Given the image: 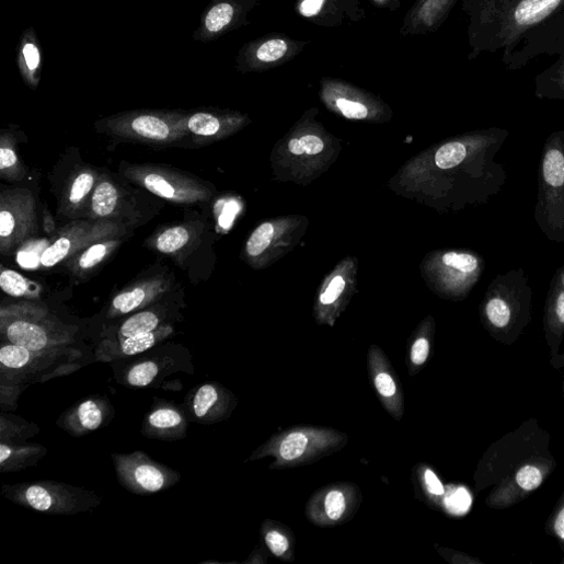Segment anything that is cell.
Returning a JSON list of instances; mask_svg holds the SVG:
<instances>
[{
    "label": "cell",
    "mask_w": 564,
    "mask_h": 564,
    "mask_svg": "<svg viewBox=\"0 0 564 564\" xmlns=\"http://www.w3.org/2000/svg\"><path fill=\"white\" fill-rule=\"evenodd\" d=\"M113 458L119 480L136 494H154L172 486L179 480L176 473L159 465L143 453Z\"/></svg>",
    "instance_id": "obj_12"
},
{
    "label": "cell",
    "mask_w": 564,
    "mask_h": 564,
    "mask_svg": "<svg viewBox=\"0 0 564 564\" xmlns=\"http://www.w3.org/2000/svg\"><path fill=\"white\" fill-rule=\"evenodd\" d=\"M122 243L120 238L101 240L69 258L65 265L74 277H89L118 250Z\"/></svg>",
    "instance_id": "obj_24"
},
{
    "label": "cell",
    "mask_w": 564,
    "mask_h": 564,
    "mask_svg": "<svg viewBox=\"0 0 564 564\" xmlns=\"http://www.w3.org/2000/svg\"><path fill=\"white\" fill-rule=\"evenodd\" d=\"M431 343L428 337L419 336L416 338L410 349L407 365L410 375L414 376L421 371V368L427 362L430 356Z\"/></svg>",
    "instance_id": "obj_38"
},
{
    "label": "cell",
    "mask_w": 564,
    "mask_h": 564,
    "mask_svg": "<svg viewBox=\"0 0 564 564\" xmlns=\"http://www.w3.org/2000/svg\"><path fill=\"white\" fill-rule=\"evenodd\" d=\"M416 492L428 497V502H435L437 497L445 495V487L436 473L427 467L417 465L414 470Z\"/></svg>",
    "instance_id": "obj_31"
},
{
    "label": "cell",
    "mask_w": 564,
    "mask_h": 564,
    "mask_svg": "<svg viewBox=\"0 0 564 564\" xmlns=\"http://www.w3.org/2000/svg\"><path fill=\"white\" fill-rule=\"evenodd\" d=\"M36 448H15L3 442L0 447V464L3 471L19 469L25 458L34 457Z\"/></svg>",
    "instance_id": "obj_40"
},
{
    "label": "cell",
    "mask_w": 564,
    "mask_h": 564,
    "mask_svg": "<svg viewBox=\"0 0 564 564\" xmlns=\"http://www.w3.org/2000/svg\"><path fill=\"white\" fill-rule=\"evenodd\" d=\"M370 3L381 10L396 12L401 9L403 0H370Z\"/></svg>",
    "instance_id": "obj_46"
},
{
    "label": "cell",
    "mask_w": 564,
    "mask_h": 564,
    "mask_svg": "<svg viewBox=\"0 0 564 564\" xmlns=\"http://www.w3.org/2000/svg\"><path fill=\"white\" fill-rule=\"evenodd\" d=\"M243 119L237 113L204 108L186 113L185 128L197 146H207L227 137Z\"/></svg>",
    "instance_id": "obj_16"
},
{
    "label": "cell",
    "mask_w": 564,
    "mask_h": 564,
    "mask_svg": "<svg viewBox=\"0 0 564 564\" xmlns=\"http://www.w3.org/2000/svg\"><path fill=\"white\" fill-rule=\"evenodd\" d=\"M0 287L15 298L36 299L42 293V286L27 279L12 269H3L0 274Z\"/></svg>",
    "instance_id": "obj_30"
},
{
    "label": "cell",
    "mask_w": 564,
    "mask_h": 564,
    "mask_svg": "<svg viewBox=\"0 0 564 564\" xmlns=\"http://www.w3.org/2000/svg\"><path fill=\"white\" fill-rule=\"evenodd\" d=\"M168 289L169 281L163 277L140 280L113 298L108 315L116 318L142 309L157 301Z\"/></svg>",
    "instance_id": "obj_20"
},
{
    "label": "cell",
    "mask_w": 564,
    "mask_h": 564,
    "mask_svg": "<svg viewBox=\"0 0 564 564\" xmlns=\"http://www.w3.org/2000/svg\"><path fill=\"white\" fill-rule=\"evenodd\" d=\"M36 200L26 189H9L0 196V252L13 255L38 234Z\"/></svg>",
    "instance_id": "obj_6"
},
{
    "label": "cell",
    "mask_w": 564,
    "mask_h": 564,
    "mask_svg": "<svg viewBox=\"0 0 564 564\" xmlns=\"http://www.w3.org/2000/svg\"><path fill=\"white\" fill-rule=\"evenodd\" d=\"M348 444V436L330 428L293 427L274 435L260 447L251 460L274 459L271 470L293 469L313 464Z\"/></svg>",
    "instance_id": "obj_1"
},
{
    "label": "cell",
    "mask_w": 564,
    "mask_h": 564,
    "mask_svg": "<svg viewBox=\"0 0 564 564\" xmlns=\"http://www.w3.org/2000/svg\"><path fill=\"white\" fill-rule=\"evenodd\" d=\"M158 372L159 367L154 361H142L129 369L127 382L133 388H147L156 380Z\"/></svg>",
    "instance_id": "obj_36"
},
{
    "label": "cell",
    "mask_w": 564,
    "mask_h": 564,
    "mask_svg": "<svg viewBox=\"0 0 564 564\" xmlns=\"http://www.w3.org/2000/svg\"><path fill=\"white\" fill-rule=\"evenodd\" d=\"M362 502L359 487L354 483L327 484L309 498L304 514L319 527H336L350 521Z\"/></svg>",
    "instance_id": "obj_8"
},
{
    "label": "cell",
    "mask_w": 564,
    "mask_h": 564,
    "mask_svg": "<svg viewBox=\"0 0 564 564\" xmlns=\"http://www.w3.org/2000/svg\"><path fill=\"white\" fill-rule=\"evenodd\" d=\"M126 234L124 225L115 220L76 221L56 233L45 251L41 265L53 268L95 242Z\"/></svg>",
    "instance_id": "obj_7"
},
{
    "label": "cell",
    "mask_w": 564,
    "mask_h": 564,
    "mask_svg": "<svg viewBox=\"0 0 564 564\" xmlns=\"http://www.w3.org/2000/svg\"><path fill=\"white\" fill-rule=\"evenodd\" d=\"M186 113L162 110H137L113 115L100 122L106 134L152 147H168L185 137Z\"/></svg>",
    "instance_id": "obj_4"
},
{
    "label": "cell",
    "mask_w": 564,
    "mask_h": 564,
    "mask_svg": "<svg viewBox=\"0 0 564 564\" xmlns=\"http://www.w3.org/2000/svg\"><path fill=\"white\" fill-rule=\"evenodd\" d=\"M274 238V227L271 223H265L257 228L250 238L246 251L251 257L262 255L271 245Z\"/></svg>",
    "instance_id": "obj_39"
},
{
    "label": "cell",
    "mask_w": 564,
    "mask_h": 564,
    "mask_svg": "<svg viewBox=\"0 0 564 564\" xmlns=\"http://www.w3.org/2000/svg\"><path fill=\"white\" fill-rule=\"evenodd\" d=\"M0 329L10 343L42 353L71 341L70 333L54 321L42 303L21 302L3 306Z\"/></svg>",
    "instance_id": "obj_3"
},
{
    "label": "cell",
    "mask_w": 564,
    "mask_h": 564,
    "mask_svg": "<svg viewBox=\"0 0 564 564\" xmlns=\"http://www.w3.org/2000/svg\"><path fill=\"white\" fill-rule=\"evenodd\" d=\"M541 472L534 467H525L518 471L517 484L525 491H533L542 483Z\"/></svg>",
    "instance_id": "obj_42"
},
{
    "label": "cell",
    "mask_w": 564,
    "mask_h": 564,
    "mask_svg": "<svg viewBox=\"0 0 564 564\" xmlns=\"http://www.w3.org/2000/svg\"><path fill=\"white\" fill-rule=\"evenodd\" d=\"M468 157V148L463 142L453 141L442 146L436 154V163L448 170L460 165Z\"/></svg>",
    "instance_id": "obj_35"
},
{
    "label": "cell",
    "mask_w": 564,
    "mask_h": 564,
    "mask_svg": "<svg viewBox=\"0 0 564 564\" xmlns=\"http://www.w3.org/2000/svg\"><path fill=\"white\" fill-rule=\"evenodd\" d=\"M123 192L116 182L106 174H101L93 192L89 220H115L123 209Z\"/></svg>",
    "instance_id": "obj_23"
},
{
    "label": "cell",
    "mask_w": 564,
    "mask_h": 564,
    "mask_svg": "<svg viewBox=\"0 0 564 564\" xmlns=\"http://www.w3.org/2000/svg\"><path fill=\"white\" fill-rule=\"evenodd\" d=\"M100 173L92 168L79 169L67 183L59 214L68 219L85 218Z\"/></svg>",
    "instance_id": "obj_19"
},
{
    "label": "cell",
    "mask_w": 564,
    "mask_h": 564,
    "mask_svg": "<svg viewBox=\"0 0 564 564\" xmlns=\"http://www.w3.org/2000/svg\"><path fill=\"white\" fill-rule=\"evenodd\" d=\"M262 534L267 548L276 557L287 562L295 560L296 540L289 527L267 519L262 526Z\"/></svg>",
    "instance_id": "obj_27"
},
{
    "label": "cell",
    "mask_w": 564,
    "mask_h": 564,
    "mask_svg": "<svg viewBox=\"0 0 564 564\" xmlns=\"http://www.w3.org/2000/svg\"><path fill=\"white\" fill-rule=\"evenodd\" d=\"M258 2L260 0H211L202 15L194 39L203 44L212 43L250 25L249 15Z\"/></svg>",
    "instance_id": "obj_11"
},
{
    "label": "cell",
    "mask_w": 564,
    "mask_h": 564,
    "mask_svg": "<svg viewBox=\"0 0 564 564\" xmlns=\"http://www.w3.org/2000/svg\"><path fill=\"white\" fill-rule=\"evenodd\" d=\"M123 174L154 196L177 205L204 204L214 196L206 183L189 174L165 166L128 165L124 169Z\"/></svg>",
    "instance_id": "obj_5"
},
{
    "label": "cell",
    "mask_w": 564,
    "mask_h": 564,
    "mask_svg": "<svg viewBox=\"0 0 564 564\" xmlns=\"http://www.w3.org/2000/svg\"><path fill=\"white\" fill-rule=\"evenodd\" d=\"M26 170L20 160L16 139L10 131L0 136V177L10 182H20Z\"/></svg>",
    "instance_id": "obj_28"
},
{
    "label": "cell",
    "mask_w": 564,
    "mask_h": 564,
    "mask_svg": "<svg viewBox=\"0 0 564 564\" xmlns=\"http://www.w3.org/2000/svg\"><path fill=\"white\" fill-rule=\"evenodd\" d=\"M546 304L555 322L564 326V286L555 277L550 285Z\"/></svg>",
    "instance_id": "obj_41"
},
{
    "label": "cell",
    "mask_w": 564,
    "mask_h": 564,
    "mask_svg": "<svg viewBox=\"0 0 564 564\" xmlns=\"http://www.w3.org/2000/svg\"><path fill=\"white\" fill-rule=\"evenodd\" d=\"M304 150L309 154H318L323 150L324 143L323 141L313 135L304 136L300 139Z\"/></svg>",
    "instance_id": "obj_45"
},
{
    "label": "cell",
    "mask_w": 564,
    "mask_h": 564,
    "mask_svg": "<svg viewBox=\"0 0 564 564\" xmlns=\"http://www.w3.org/2000/svg\"><path fill=\"white\" fill-rule=\"evenodd\" d=\"M486 296L484 311L487 321L496 329H505L513 320L516 306L531 299L529 278L522 269L500 275L492 281Z\"/></svg>",
    "instance_id": "obj_10"
},
{
    "label": "cell",
    "mask_w": 564,
    "mask_h": 564,
    "mask_svg": "<svg viewBox=\"0 0 564 564\" xmlns=\"http://www.w3.org/2000/svg\"><path fill=\"white\" fill-rule=\"evenodd\" d=\"M554 277L561 283L562 286H564V267L559 269Z\"/></svg>",
    "instance_id": "obj_49"
},
{
    "label": "cell",
    "mask_w": 564,
    "mask_h": 564,
    "mask_svg": "<svg viewBox=\"0 0 564 564\" xmlns=\"http://www.w3.org/2000/svg\"><path fill=\"white\" fill-rule=\"evenodd\" d=\"M554 530L556 534L564 540V508L560 511L555 519Z\"/></svg>",
    "instance_id": "obj_47"
},
{
    "label": "cell",
    "mask_w": 564,
    "mask_h": 564,
    "mask_svg": "<svg viewBox=\"0 0 564 564\" xmlns=\"http://www.w3.org/2000/svg\"><path fill=\"white\" fill-rule=\"evenodd\" d=\"M185 424L181 413L170 406L156 408L146 419L149 433L162 438L176 437L177 433L185 431Z\"/></svg>",
    "instance_id": "obj_29"
},
{
    "label": "cell",
    "mask_w": 564,
    "mask_h": 564,
    "mask_svg": "<svg viewBox=\"0 0 564 564\" xmlns=\"http://www.w3.org/2000/svg\"><path fill=\"white\" fill-rule=\"evenodd\" d=\"M321 96L329 105L337 110L348 119H365L369 116L375 101L367 93L348 82L338 79L323 78L320 81Z\"/></svg>",
    "instance_id": "obj_17"
},
{
    "label": "cell",
    "mask_w": 564,
    "mask_h": 564,
    "mask_svg": "<svg viewBox=\"0 0 564 564\" xmlns=\"http://www.w3.org/2000/svg\"><path fill=\"white\" fill-rule=\"evenodd\" d=\"M308 45L285 34L266 35L241 48L235 59L237 70L248 74L276 69L297 58Z\"/></svg>",
    "instance_id": "obj_9"
},
{
    "label": "cell",
    "mask_w": 564,
    "mask_h": 564,
    "mask_svg": "<svg viewBox=\"0 0 564 564\" xmlns=\"http://www.w3.org/2000/svg\"><path fill=\"white\" fill-rule=\"evenodd\" d=\"M161 319L154 311H141L126 320L119 329V339L157 330Z\"/></svg>",
    "instance_id": "obj_32"
},
{
    "label": "cell",
    "mask_w": 564,
    "mask_h": 564,
    "mask_svg": "<svg viewBox=\"0 0 564 564\" xmlns=\"http://www.w3.org/2000/svg\"><path fill=\"white\" fill-rule=\"evenodd\" d=\"M221 389L207 384L197 391L193 411L198 419L211 422L229 413L230 406H232L230 395Z\"/></svg>",
    "instance_id": "obj_26"
},
{
    "label": "cell",
    "mask_w": 564,
    "mask_h": 564,
    "mask_svg": "<svg viewBox=\"0 0 564 564\" xmlns=\"http://www.w3.org/2000/svg\"><path fill=\"white\" fill-rule=\"evenodd\" d=\"M173 332L171 326L162 325L157 330L122 338L118 343L106 344L104 353L108 359L133 356L148 350Z\"/></svg>",
    "instance_id": "obj_25"
},
{
    "label": "cell",
    "mask_w": 564,
    "mask_h": 564,
    "mask_svg": "<svg viewBox=\"0 0 564 564\" xmlns=\"http://www.w3.org/2000/svg\"><path fill=\"white\" fill-rule=\"evenodd\" d=\"M14 488L16 498L13 499L41 513L70 514L80 502L79 493H72L64 484L34 483Z\"/></svg>",
    "instance_id": "obj_15"
},
{
    "label": "cell",
    "mask_w": 564,
    "mask_h": 564,
    "mask_svg": "<svg viewBox=\"0 0 564 564\" xmlns=\"http://www.w3.org/2000/svg\"><path fill=\"white\" fill-rule=\"evenodd\" d=\"M202 232L203 227L194 223L166 228L153 235L150 246L157 253L181 261L197 250Z\"/></svg>",
    "instance_id": "obj_21"
},
{
    "label": "cell",
    "mask_w": 564,
    "mask_h": 564,
    "mask_svg": "<svg viewBox=\"0 0 564 564\" xmlns=\"http://www.w3.org/2000/svg\"><path fill=\"white\" fill-rule=\"evenodd\" d=\"M36 357V353L19 344L10 343L0 349V362L9 369H23Z\"/></svg>",
    "instance_id": "obj_34"
},
{
    "label": "cell",
    "mask_w": 564,
    "mask_h": 564,
    "mask_svg": "<svg viewBox=\"0 0 564 564\" xmlns=\"http://www.w3.org/2000/svg\"><path fill=\"white\" fill-rule=\"evenodd\" d=\"M456 0H416L405 16L402 37L426 36L437 32L448 19Z\"/></svg>",
    "instance_id": "obj_18"
},
{
    "label": "cell",
    "mask_w": 564,
    "mask_h": 564,
    "mask_svg": "<svg viewBox=\"0 0 564 564\" xmlns=\"http://www.w3.org/2000/svg\"><path fill=\"white\" fill-rule=\"evenodd\" d=\"M471 498L465 490L461 488L449 498V508L462 513L470 507Z\"/></svg>",
    "instance_id": "obj_44"
},
{
    "label": "cell",
    "mask_w": 564,
    "mask_h": 564,
    "mask_svg": "<svg viewBox=\"0 0 564 564\" xmlns=\"http://www.w3.org/2000/svg\"><path fill=\"white\" fill-rule=\"evenodd\" d=\"M73 418L82 431L90 433L103 426L105 415L102 406L96 401L90 400L79 405Z\"/></svg>",
    "instance_id": "obj_33"
},
{
    "label": "cell",
    "mask_w": 564,
    "mask_h": 564,
    "mask_svg": "<svg viewBox=\"0 0 564 564\" xmlns=\"http://www.w3.org/2000/svg\"><path fill=\"white\" fill-rule=\"evenodd\" d=\"M295 11L306 22L323 28H339L366 18L361 0H296Z\"/></svg>",
    "instance_id": "obj_14"
},
{
    "label": "cell",
    "mask_w": 564,
    "mask_h": 564,
    "mask_svg": "<svg viewBox=\"0 0 564 564\" xmlns=\"http://www.w3.org/2000/svg\"><path fill=\"white\" fill-rule=\"evenodd\" d=\"M534 219L552 242H564V133L544 143L539 172Z\"/></svg>",
    "instance_id": "obj_2"
},
{
    "label": "cell",
    "mask_w": 564,
    "mask_h": 564,
    "mask_svg": "<svg viewBox=\"0 0 564 564\" xmlns=\"http://www.w3.org/2000/svg\"><path fill=\"white\" fill-rule=\"evenodd\" d=\"M559 0H526L517 11L518 23L526 25L538 21L539 16L556 5Z\"/></svg>",
    "instance_id": "obj_37"
},
{
    "label": "cell",
    "mask_w": 564,
    "mask_h": 564,
    "mask_svg": "<svg viewBox=\"0 0 564 564\" xmlns=\"http://www.w3.org/2000/svg\"><path fill=\"white\" fill-rule=\"evenodd\" d=\"M367 369L372 387L383 407L398 422L405 414V394L395 368L389 357L378 346L368 350Z\"/></svg>",
    "instance_id": "obj_13"
},
{
    "label": "cell",
    "mask_w": 564,
    "mask_h": 564,
    "mask_svg": "<svg viewBox=\"0 0 564 564\" xmlns=\"http://www.w3.org/2000/svg\"><path fill=\"white\" fill-rule=\"evenodd\" d=\"M18 68L24 83L36 91L44 70L43 47L35 28L26 30L18 46Z\"/></svg>",
    "instance_id": "obj_22"
},
{
    "label": "cell",
    "mask_w": 564,
    "mask_h": 564,
    "mask_svg": "<svg viewBox=\"0 0 564 564\" xmlns=\"http://www.w3.org/2000/svg\"><path fill=\"white\" fill-rule=\"evenodd\" d=\"M289 150L297 156L303 154L306 152L300 139H292L289 142Z\"/></svg>",
    "instance_id": "obj_48"
},
{
    "label": "cell",
    "mask_w": 564,
    "mask_h": 564,
    "mask_svg": "<svg viewBox=\"0 0 564 564\" xmlns=\"http://www.w3.org/2000/svg\"><path fill=\"white\" fill-rule=\"evenodd\" d=\"M345 288V281L342 277H335L324 293H322L320 300L323 304H331L337 300L339 295L343 292Z\"/></svg>",
    "instance_id": "obj_43"
}]
</instances>
